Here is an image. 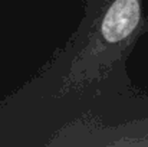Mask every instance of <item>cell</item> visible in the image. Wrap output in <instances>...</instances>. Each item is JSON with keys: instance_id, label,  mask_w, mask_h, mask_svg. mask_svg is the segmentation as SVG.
Instances as JSON below:
<instances>
[{"instance_id": "6da1fadb", "label": "cell", "mask_w": 148, "mask_h": 147, "mask_svg": "<svg viewBox=\"0 0 148 147\" xmlns=\"http://www.w3.org/2000/svg\"><path fill=\"white\" fill-rule=\"evenodd\" d=\"M138 20V0H115L102 22V35L108 42H119L137 28Z\"/></svg>"}]
</instances>
